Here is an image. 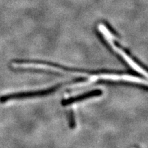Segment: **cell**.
Segmentation results:
<instances>
[{"label": "cell", "mask_w": 148, "mask_h": 148, "mask_svg": "<svg viewBox=\"0 0 148 148\" xmlns=\"http://www.w3.org/2000/svg\"><path fill=\"white\" fill-rule=\"evenodd\" d=\"M75 121H74V117H73V114H72V112H71L69 114V125H70V127H71V128H73L74 127H75Z\"/></svg>", "instance_id": "obj_4"}, {"label": "cell", "mask_w": 148, "mask_h": 148, "mask_svg": "<svg viewBox=\"0 0 148 148\" xmlns=\"http://www.w3.org/2000/svg\"><path fill=\"white\" fill-rule=\"evenodd\" d=\"M61 86H62V84L58 85V86H53L52 88H47V89H45V90H35V91H30V92H20V93L4 95L0 97V101H1V102H5V101L11 100V99H21V98L32 97H38V96L47 95L56 91V90L58 89V88Z\"/></svg>", "instance_id": "obj_1"}, {"label": "cell", "mask_w": 148, "mask_h": 148, "mask_svg": "<svg viewBox=\"0 0 148 148\" xmlns=\"http://www.w3.org/2000/svg\"><path fill=\"white\" fill-rule=\"evenodd\" d=\"M101 95H102V91L99 89L90 90V91L85 92V93L82 94V95L69 98V99H64V100L62 101V104L63 106H69V105H71L72 103L79 102V101L85 100V99H88V98L98 97V96H100Z\"/></svg>", "instance_id": "obj_2"}, {"label": "cell", "mask_w": 148, "mask_h": 148, "mask_svg": "<svg viewBox=\"0 0 148 148\" xmlns=\"http://www.w3.org/2000/svg\"><path fill=\"white\" fill-rule=\"evenodd\" d=\"M103 25H105V27H106V29H108L109 32L111 33V34L114 35V36H116V35H117L116 31L114 30L113 28H112V27L111 26L110 24L108 23V22H107V21H103Z\"/></svg>", "instance_id": "obj_3"}]
</instances>
